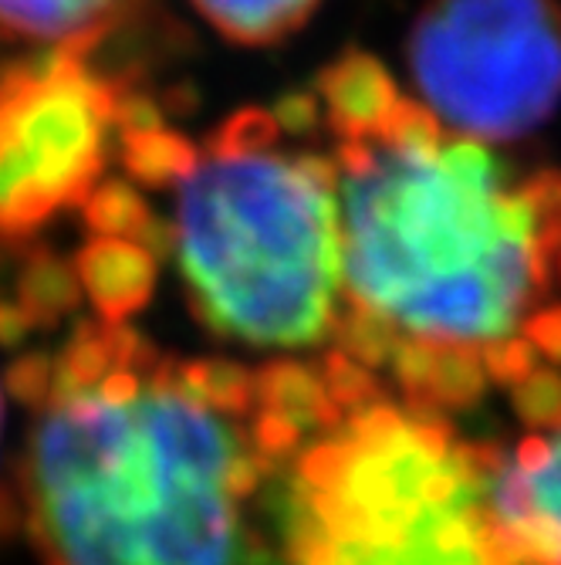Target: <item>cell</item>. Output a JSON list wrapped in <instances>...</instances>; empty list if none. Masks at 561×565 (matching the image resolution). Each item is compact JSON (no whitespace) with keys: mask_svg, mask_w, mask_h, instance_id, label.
Here are the masks:
<instances>
[{"mask_svg":"<svg viewBox=\"0 0 561 565\" xmlns=\"http://www.w3.org/2000/svg\"><path fill=\"white\" fill-rule=\"evenodd\" d=\"M119 11L122 0H0V34L82 58Z\"/></svg>","mask_w":561,"mask_h":565,"instance_id":"ba28073f","label":"cell"},{"mask_svg":"<svg viewBox=\"0 0 561 565\" xmlns=\"http://www.w3.org/2000/svg\"><path fill=\"white\" fill-rule=\"evenodd\" d=\"M319 92L325 122L335 139L376 126L402 98L392 75L366 51H348L332 68H325V75L319 78Z\"/></svg>","mask_w":561,"mask_h":565,"instance_id":"30bf717a","label":"cell"},{"mask_svg":"<svg viewBox=\"0 0 561 565\" xmlns=\"http://www.w3.org/2000/svg\"><path fill=\"white\" fill-rule=\"evenodd\" d=\"M490 504L525 565H561V409L497 454Z\"/></svg>","mask_w":561,"mask_h":565,"instance_id":"52a82bcc","label":"cell"},{"mask_svg":"<svg viewBox=\"0 0 561 565\" xmlns=\"http://www.w3.org/2000/svg\"><path fill=\"white\" fill-rule=\"evenodd\" d=\"M18 491L41 565H274V491L345 403L325 363L180 359L82 319L11 370Z\"/></svg>","mask_w":561,"mask_h":565,"instance_id":"6da1fadb","label":"cell"},{"mask_svg":"<svg viewBox=\"0 0 561 565\" xmlns=\"http://www.w3.org/2000/svg\"><path fill=\"white\" fill-rule=\"evenodd\" d=\"M0 424H4V393H0Z\"/></svg>","mask_w":561,"mask_h":565,"instance_id":"7c38bea8","label":"cell"},{"mask_svg":"<svg viewBox=\"0 0 561 565\" xmlns=\"http://www.w3.org/2000/svg\"><path fill=\"white\" fill-rule=\"evenodd\" d=\"M268 109L234 113L173 183L166 247L196 322L224 342L298 352L335 342L342 217L335 160L281 146Z\"/></svg>","mask_w":561,"mask_h":565,"instance_id":"3957f363","label":"cell"},{"mask_svg":"<svg viewBox=\"0 0 561 565\" xmlns=\"http://www.w3.org/2000/svg\"><path fill=\"white\" fill-rule=\"evenodd\" d=\"M196 14L237 47H271L309 24L322 0H190Z\"/></svg>","mask_w":561,"mask_h":565,"instance_id":"8fae6325","label":"cell"},{"mask_svg":"<svg viewBox=\"0 0 561 565\" xmlns=\"http://www.w3.org/2000/svg\"><path fill=\"white\" fill-rule=\"evenodd\" d=\"M494 444L386 386L342 403L274 491V565H525L494 504Z\"/></svg>","mask_w":561,"mask_h":565,"instance_id":"277c9868","label":"cell"},{"mask_svg":"<svg viewBox=\"0 0 561 565\" xmlns=\"http://www.w3.org/2000/svg\"><path fill=\"white\" fill-rule=\"evenodd\" d=\"M122 95L78 55L44 51L0 65V237H34L85 211L119 132Z\"/></svg>","mask_w":561,"mask_h":565,"instance_id":"8992f818","label":"cell"},{"mask_svg":"<svg viewBox=\"0 0 561 565\" xmlns=\"http://www.w3.org/2000/svg\"><path fill=\"white\" fill-rule=\"evenodd\" d=\"M78 285L98 308V319L122 322L149 301L157 285V262L145 244L126 237H91L78 250Z\"/></svg>","mask_w":561,"mask_h":565,"instance_id":"9c48e42d","label":"cell"},{"mask_svg":"<svg viewBox=\"0 0 561 565\" xmlns=\"http://www.w3.org/2000/svg\"><path fill=\"white\" fill-rule=\"evenodd\" d=\"M335 349L410 406L453 414L561 373V173L511 177L417 98L335 139Z\"/></svg>","mask_w":561,"mask_h":565,"instance_id":"7a4b0ae2","label":"cell"},{"mask_svg":"<svg viewBox=\"0 0 561 565\" xmlns=\"http://www.w3.org/2000/svg\"><path fill=\"white\" fill-rule=\"evenodd\" d=\"M406 65L446 132L525 139L561 106V0H427Z\"/></svg>","mask_w":561,"mask_h":565,"instance_id":"5b68a950","label":"cell"}]
</instances>
